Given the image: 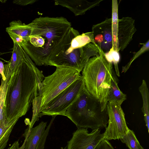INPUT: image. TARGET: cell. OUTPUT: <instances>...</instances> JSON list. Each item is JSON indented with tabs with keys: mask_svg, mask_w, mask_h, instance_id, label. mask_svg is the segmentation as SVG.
Returning <instances> with one entry per match:
<instances>
[{
	"mask_svg": "<svg viewBox=\"0 0 149 149\" xmlns=\"http://www.w3.org/2000/svg\"><path fill=\"white\" fill-rule=\"evenodd\" d=\"M44 78L29 56L12 70L3 109L7 121L26 113Z\"/></svg>",
	"mask_w": 149,
	"mask_h": 149,
	"instance_id": "1",
	"label": "cell"
},
{
	"mask_svg": "<svg viewBox=\"0 0 149 149\" xmlns=\"http://www.w3.org/2000/svg\"><path fill=\"white\" fill-rule=\"evenodd\" d=\"M28 39L21 45L36 65H45L52 52L71 27L63 17H39L30 23Z\"/></svg>",
	"mask_w": 149,
	"mask_h": 149,
	"instance_id": "2",
	"label": "cell"
},
{
	"mask_svg": "<svg viewBox=\"0 0 149 149\" xmlns=\"http://www.w3.org/2000/svg\"><path fill=\"white\" fill-rule=\"evenodd\" d=\"M102 51L95 44L92 31L80 34L71 27L52 52L45 65L65 67L79 72L92 56Z\"/></svg>",
	"mask_w": 149,
	"mask_h": 149,
	"instance_id": "3",
	"label": "cell"
},
{
	"mask_svg": "<svg viewBox=\"0 0 149 149\" xmlns=\"http://www.w3.org/2000/svg\"><path fill=\"white\" fill-rule=\"evenodd\" d=\"M104 53L102 51L99 55L90 58L82 75L86 89L100 102L102 111L106 109L113 72L112 63L107 60Z\"/></svg>",
	"mask_w": 149,
	"mask_h": 149,
	"instance_id": "4",
	"label": "cell"
},
{
	"mask_svg": "<svg viewBox=\"0 0 149 149\" xmlns=\"http://www.w3.org/2000/svg\"><path fill=\"white\" fill-rule=\"evenodd\" d=\"M65 116L78 128L106 129L108 117L106 109L102 111L100 102L85 87L77 98L67 109Z\"/></svg>",
	"mask_w": 149,
	"mask_h": 149,
	"instance_id": "5",
	"label": "cell"
},
{
	"mask_svg": "<svg viewBox=\"0 0 149 149\" xmlns=\"http://www.w3.org/2000/svg\"><path fill=\"white\" fill-rule=\"evenodd\" d=\"M81 77L80 72L78 70L65 67H56L52 74L44 77L39 85V113L52 100Z\"/></svg>",
	"mask_w": 149,
	"mask_h": 149,
	"instance_id": "6",
	"label": "cell"
},
{
	"mask_svg": "<svg viewBox=\"0 0 149 149\" xmlns=\"http://www.w3.org/2000/svg\"><path fill=\"white\" fill-rule=\"evenodd\" d=\"M85 87L82 76L52 100L41 111L39 117L44 115L65 116L67 109L77 98Z\"/></svg>",
	"mask_w": 149,
	"mask_h": 149,
	"instance_id": "7",
	"label": "cell"
},
{
	"mask_svg": "<svg viewBox=\"0 0 149 149\" xmlns=\"http://www.w3.org/2000/svg\"><path fill=\"white\" fill-rule=\"evenodd\" d=\"M106 110L109 119L108 126L104 133V139L109 140L122 138L127 133L129 128L121 106L108 102Z\"/></svg>",
	"mask_w": 149,
	"mask_h": 149,
	"instance_id": "8",
	"label": "cell"
},
{
	"mask_svg": "<svg viewBox=\"0 0 149 149\" xmlns=\"http://www.w3.org/2000/svg\"><path fill=\"white\" fill-rule=\"evenodd\" d=\"M103 139L104 133H101L100 129L89 133L87 128H78L68 142L67 149H94Z\"/></svg>",
	"mask_w": 149,
	"mask_h": 149,
	"instance_id": "9",
	"label": "cell"
},
{
	"mask_svg": "<svg viewBox=\"0 0 149 149\" xmlns=\"http://www.w3.org/2000/svg\"><path fill=\"white\" fill-rule=\"evenodd\" d=\"M92 33L95 42L104 53L108 52L112 48L113 42L111 18L93 25Z\"/></svg>",
	"mask_w": 149,
	"mask_h": 149,
	"instance_id": "10",
	"label": "cell"
},
{
	"mask_svg": "<svg viewBox=\"0 0 149 149\" xmlns=\"http://www.w3.org/2000/svg\"><path fill=\"white\" fill-rule=\"evenodd\" d=\"M136 31L135 20L132 18L127 17L119 19L117 34L119 52L123 51L127 47Z\"/></svg>",
	"mask_w": 149,
	"mask_h": 149,
	"instance_id": "11",
	"label": "cell"
},
{
	"mask_svg": "<svg viewBox=\"0 0 149 149\" xmlns=\"http://www.w3.org/2000/svg\"><path fill=\"white\" fill-rule=\"evenodd\" d=\"M102 0L90 1L85 0H55V5L65 7L75 16L82 15L88 10L99 5Z\"/></svg>",
	"mask_w": 149,
	"mask_h": 149,
	"instance_id": "12",
	"label": "cell"
},
{
	"mask_svg": "<svg viewBox=\"0 0 149 149\" xmlns=\"http://www.w3.org/2000/svg\"><path fill=\"white\" fill-rule=\"evenodd\" d=\"M31 30L30 23L25 24L19 20L11 22L9 23V26L6 28V32L13 42L20 45L28 39Z\"/></svg>",
	"mask_w": 149,
	"mask_h": 149,
	"instance_id": "13",
	"label": "cell"
},
{
	"mask_svg": "<svg viewBox=\"0 0 149 149\" xmlns=\"http://www.w3.org/2000/svg\"><path fill=\"white\" fill-rule=\"evenodd\" d=\"M47 122L42 121L33 128L25 130V139L22 146L23 149H35L45 130Z\"/></svg>",
	"mask_w": 149,
	"mask_h": 149,
	"instance_id": "14",
	"label": "cell"
},
{
	"mask_svg": "<svg viewBox=\"0 0 149 149\" xmlns=\"http://www.w3.org/2000/svg\"><path fill=\"white\" fill-rule=\"evenodd\" d=\"M12 70L8 64H4V74L6 78L1 79L0 86V124L6 122V118L3 109L6 95L8 83L11 73Z\"/></svg>",
	"mask_w": 149,
	"mask_h": 149,
	"instance_id": "15",
	"label": "cell"
},
{
	"mask_svg": "<svg viewBox=\"0 0 149 149\" xmlns=\"http://www.w3.org/2000/svg\"><path fill=\"white\" fill-rule=\"evenodd\" d=\"M126 99V95L120 90L118 86L116 77L113 72L111 88L108 97V102H113L121 106L123 102Z\"/></svg>",
	"mask_w": 149,
	"mask_h": 149,
	"instance_id": "16",
	"label": "cell"
},
{
	"mask_svg": "<svg viewBox=\"0 0 149 149\" xmlns=\"http://www.w3.org/2000/svg\"><path fill=\"white\" fill-rule=\"evenodd\" d=\"M19 118L17 117L0 125V149L6 146L13 127Z\"/></svg>",
	"mask_w": 149,
	"mask_h": 149,
	"instance_id": "17",
	"label": "cell"
},
{
	"mask_svg": "<svg viewBox=\"0 0 149 149\" xmlns=\"http://www.w3.org/2000/svg\"><path fill=\"white\" fill-rule=\"evenodd\" d=\"M139 91L141 95L143 106L141 108L144 116V120L149 132V93L146 82L143 80L141 85L139 88Z\"/></svg>",
	"mask_w": 149,
	"mask_h": 149,
	"instance_id": "18",
	"label": "cell"
},
{
	"mask_svg": "<svg viewBox=\"0 0 149 149\" xmlns=\"http://www.w3.org/2000/svg\"><path fill=\"white\" fill-rule=\"evenodd\" d=\"M112 26L113 38L112 48L118 52L117 34L118 26V4L117 0H113L112 5Z\"/></svg>",
	"mask_w": 149,
	"mask_h": 149,
	"instance_id": "19",
	"label": "cell"
},
{
	"mask_svg": "<svg viewBox=\"0 0 149 149\" xmlns=\"http://www.w3.org/2000/svg\"><path fill=\"white\" fill-rule=\"evenodd\" d=\"M120 139L125 144L129 149H143L141 145L134 132L129 129L127 133Z\"/></svg>",
	"mask_w": 149,
	"mask_h": 149,
	"instance_id": "20",
	"label": "cell"
},
{
	"mask_svg": "<svg viewBox=\"0 0 149 149\" xmlns=\"http://www.w3.org/2000/svg\"><path fill=\"white\" fill-rule=\"evenodd\" d=\"M104 54L105 58L108 62L114 63L116 74L118 76H119V72L118 65V63L120 59L119 52L114 50L112 47L108 52L104 53Z\"/></svg>",
	"mask_w": 149,
	"mask_h": 149,
	"instance_id": "21",
	"label": "cell"
},
{
	"mask_svg": "<svg viewBox=\"0 0 149 149\" xmlns=\"http://www.w3.org/2000/svg\"><path fill=\"white\" fill-rule=\"evenodd\" d=\"M149 50V40L143 44L142 46L137 52L134 53L132 57L129 62L125 66L122 67V72L125 73L130 67L133 62L140 55L148 51Z\"/></svg>",
	"mask_w": 149,
	"mask_h": 149,
	"instance_id": "22",
	"label": "cell"
},
{
	"mask_svg": "<svg viewBox=\"0 0 149 149\" xmlns=\"http://www.w3.org/2000/svg\"><path fill=\"white\" fill-rule=\"evenodd\" d=\"M52 124V122L51 121L47 128L45 129L43 135L38 143L35 149H44L46 139Z\"/></svg>",
	"mask_w": 149,
	"mask_h": 149,
	"instance_id": "23",
	"label": "cell"
},
{
	"mask_svg": "<svg viewBox=\"0 0 149 149\" xmlns=\"http://www.w3.org/2000/svg\"><path fill=\"white\" fill-rule=\"evenodd\" d=\"M94 149H114L109 140L103 139Z\"/></svg>",
	"mask_w": 149,
	"mask_h": 149,
	"instance_id": "24",
	"label": "cell"
},
{
	"mask_svg": "<svg viewBox=\"0 0 149 149\" xmlns=\"http://www.w3.org/2000/svg\"><path fill=\"white\" fill-rule=\"evenodd\" d=\"M37 1V0H16L13 1V2L15 4L24 6L32 4Z\"/></svg>",
	"mask_w": 149,
	"mask_h": 149,
	"instance_id": "25",
	"label": "cell"
},
{
	"mask_svg": "<svg viewBox=\"0 0 149 149\" xmlns=\"http://www.w3.org/2000/svg\"><path fill=\"white\" fill-rule=\"evenodd\" d=\"M19 146V141H16L13 143L10 147L8 148V149H23L22 146L20 147Z\"/></svg>",
	"mask_w": 149,
	"mask_h": 149,
	"instance_id": "26",
	"label": "cell"
},
{
	"mask_svg": "<svg viewBox=\"0 0 149 149\" xmlns=\"http://www.w3.org/2000/svg\"><path fill=\"white\" fill-rule=\"evenodd\" d=\"M4 71V64L3 62L0 60V75L1 77V79H3L6 78Z\"/></svg>",
	"mask_w": 149,
	"mask_h": 149,
	"instance_id": "27",
	"label": "cell"
},
{
	"mask_svg": "<svg viewBox=\"0 0 149 149\" xmlns=\"http://www.w3.org/2000/svg\"><path fill=\"white\" fill-rule=\"evenodd\" d=\"M0 77L1 78V75H0Z\"/></svg>",
	"mask_w": 149,
	"mask_h": 149,
	"instance_id": "28",
	"label": "cell"
},
{
	"mask_svg": "<svg viewBox=\"0 0 149 149\" xmlns=\"http://www.w3.org/2000/svg\"></svg>",
	"mask_w": 149,
	"mask_h": 149,
	"instance_id": "29",
	"label": "cell"
}]
</instances>
